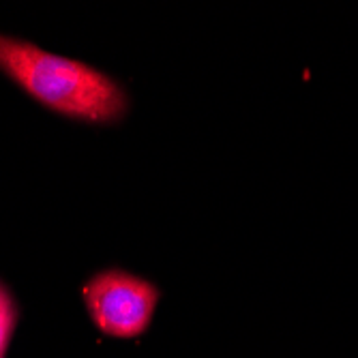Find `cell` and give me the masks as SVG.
Wrapping results in <instances>:
<instances>
[{
    "mask_svg": "<svg viewBox=\"0 0 358 358\" xmlns=\"http://www.w3.org/2000/svg\"><path fill=\"white\" fill-rule=\"evenodd\" d=\"M17 324V305L7 285L0 281V358H5Z\"/></svg>",
    "mask_w": 358,
    "mask_h": 358,
    "instance_id": "cell-3",
    "label": "cell"
},
{
    "mask_svg": "<svg viewBox=\"0 0 358 358\" xmlns=\"http://www.w3.org/2000/svg\"><path fill=\"white\" fill-rule=\"evenodd\" d=\"M159 296L155 283L122 268L96 273L82 287V299L92 324L114 339L144 335L155 317Z\"/></svg>",
    "mask_w": 358,
    "mask_h": 358,
    "instance_id": "cell-2",
    "label": "cell"
},
{
    "mask_svg": "<svg viewBox=\"0 0 358 358\" xmlns=\"http://www.w3.org/2000/svg\"><path fill=\"white\" fill-rule=\"evenodd\" d=\"M0 71L43 108L90 124H114L129 112L124 88L90 64L0 32Z\"/></svg>",
    "mask_w": 358,
    "mask_h": 358,
    "instance_id": "cell-1",
    "label": "cell"
}]
</instances>
